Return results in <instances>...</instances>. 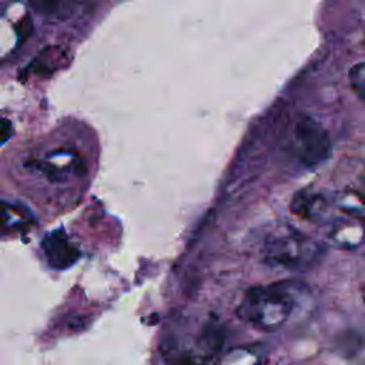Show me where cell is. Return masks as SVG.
Returning <instances> with one entry per match:
<instances>
[{"instance_id": "3", "label": "cell", "mask_w": 365, "mask_h": 365, "mask_svg": "<svg viewBox=\"0 0 365 365\" xmlns=\"http://www.w3.org/2000/svg\"><path fill=\"white\" fill-rule=\"evenodd\" d=\"M291 148L304 167L314 168L331 155V140L327 130L315 118L299 114L292 128Z\"/></svg>"}, {"instance_id": "11", "label": "cell", "mask_w": 365, "mask_h": 365, "mask_svg": "<svg viewBox=\"0 0 365 365\" xmlns=\"http://www.w3.org/2000/svg\"><path fill=\"white\" fill-rule=\"evenodd\" d=\"M77 4H81V6H88V4H94L96 0H74Z\"/></svg>"}, {"instance_id": "7", "label": "cell", "mask_w": 365, "mask_h": 365, "mask_svg": "<svg viewBox=\"0 0 365 365\" xmlns=\"http://www.w3.org/2000/svg\"><path fill=\"white\" fill-rule=\"evenodd\" d=\"M331 200L334 207L352 217H359L365 212V197L358 191H338Z\"/></svg>"}, {"instance_id": "4", "label": "cell", "mask_w": 365, "mask_h": 365, "mask_svg": "<svg viewBox=\"0 0 365 365\" xmlns=\"http://www.w3.org/2000/svg\"><path fill=\"white\" fill-rule=\"evenodd\" d=\"M331 197H327L324 192L302 188L294 194L289 210L294 215L307 220L309 222H322L327 220L332 208Z\"/></svg>"}, {"instance_id": "6", "label": "cell", "mask_w": 365, "mask_h": 365, "mask_svg": "<svg viewBox=\"0 0 365 365\" xmlns=\"http://www.w3.org/2000/svg\"><path fill=\"white\" fill-rule=\"evenodd\" d=\"M29 3L34 11L56 21L68 20L77 6L74 0H29Z\"/></svg>"}, {"instance_id": "10", "label": "cell", "mask_w": 365, "mask_h": 365, "mask_svg": "<svg viewBox=\"0 0 365 365\" xmlns=\"http://www.w3.org/2000/svg\"><path fill=\"white\" fill-rule=\"evenodd\" d=\"M13 135V125L9 118L0 117V144L10 140Z\"/></svg>"}, {"instance_id": "8", "label": "cell", "mask_w": 365, "mask_h": 365, "mask_svg": "<svg viewBox=\"0 0 365 365\" xmlns=\"http://www.w3.org/2000/svg\"><path fill=\"white\" fill-rule=\"evenodd\" d=\"M349 78V86L354 91V94L365 103V60L356 63L348 74Z\"/></svg>"}, {"instance_id": "5", "label": "cell", "mask_w": 365, "mask_h": 365, "mask_svg": "<svg viewBox=\"0 0 365 365\" xmlns=\"http://www.w3.org/2000/svg\"><path fill=\"white\" fill-rule=\"evenodd\" d=\"M41 250L48 265L54 269L71 267L80 257V251L68 240L64 230L58 228L48 232L41 241Z\"/></svg>"}, {"instance_id": "2", "label": "cell", "mask_w": 365, "mask_h": 365, "mask_svg": "<svg viewBox=\"0 0 365 365\" xmlns=\"http://www.w3.org/2000/svg\"><path fill=\"white\" fill-rule=\"evenodd\" d=\"M261 255L264 262L271 267L302 272L319 262L324 247L315 238L285 224L274 227L265 235Z\"/></svg>"}, {"instance_id": "9", "label": "cell", "mask_w": 365, "mask_h": 365, "mask_svg": "<svg viewBox=\"0 0 365 365\" xmlns=\"http://www.w3.org/2000/svg\"><path fill=\"white\" fill-rule=\"evenodd\" d=\"M14 30H16V34H17L19 44H21V43H24L26 40H29V37L33 34V30H34L31 17H29V16L21 17V19L17 21V24L14 26Z\"/></svg>"}, {"instance_id": "1", "label": "cell", "mask_w": 365, "mask_h": 365, "mask_svg": "<svg viewBox=\"0 0 365 365\" xmlns=\"http://www.w3.org/2000/svg\"><path fill=\"white\" fill-rule=\"evenodd\" d=\"M297 287V282L279 281L248 289L237 309L238 317L261 331L281 328L295 309Z\"/></svg>"}]
</instances>
